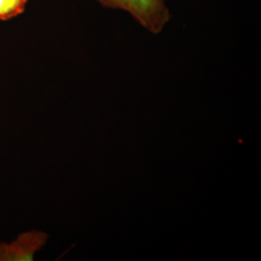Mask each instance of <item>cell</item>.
I'll list each match as a JSON object with an SVG mask.
<instances>
[{
  "label": "cell",
  "instance_id": "7a4b0ae2",
  "mask_svg": "<svg viewBox=\"0 0 261 261\" xmlns=\"http://www.w3.org/2000/svg\"><path fill=\"white\" fill-rule=\"evenodd\" d=\"M46 235L39 232L25 233L11 246H0V260H33L34 252L42 247Z\"/></svg>",
  "mask_w": 261,
  "mask_h": 261
},
{
  "label": "cell",
  "instance_id": "3957f363",
  "mask_svg": "<svg viewBox=\"0 0 261 261\" xmlns=\"http://www.w3.org/2000/svg\"><path fill=\"white\" fill-rule=\"evenodd\" d=\"M28 0H0V19H13L24 12Z\"/></svg>",
  "mask_w": 261,
  "mask_h": 261
},
{
  "label": "cell",
  "instance_id": "6da1fadb",
  "mask_svg": "<svg viewBox=\"0 0 261 261\" xmlns=\"http://www.w3.org/2000/svg\"><path fill=\"white\" fill-rule=\"evenodd\" d=\"M109 9L126 12L152 34L161 33L171 19L167 0H96Z\"/></svg>",
  "mask_w": 261,
  "mask_h": 261
}]
</instances>
